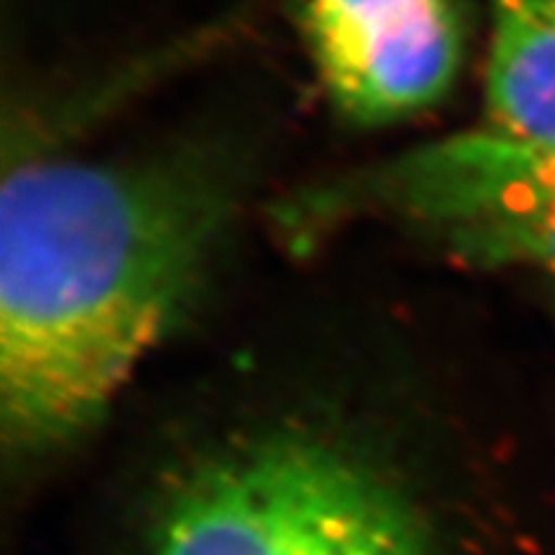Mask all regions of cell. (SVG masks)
<instances>
[{"instance_id": "1", "label": "cell", "mask_w": 555, "mask_h": 555, "mask_svg": "<svg viewBox=\"0 0 555 555\" xmlns=\"http://www.w3.org/2000/svg\"><path fill=\"white\" fill-rule=\"evenodd\" d=\"M224 191L185 165L29 159L0 201V427L52 453L101 420L196 301Z\"/></svg>"}, {"instance_id": "2", "label": "cell", "mask_w": 555, "mask_h": 555, "mask_svg": "<svg viewBox=\"0 0 555 555\" xmlns=\"http://www.w3.org/2000/svg\"><path fill=\"white\" fill-rule=\"evenodd\" d=\"M142 555H437L406 491L343 437L278 425L170 483Z\"/></svg>"}, {"instance_id": "3", "label": "cell", "mask_w": 555, "mask_h": 555, "mask_svg": "<svg viewBox=\"0 0 555 555\" xmlns=\"http://www.w3.org/2000/svg\"><path fill=\"white\" fill-rule=\"evenodd\" d=\"M378 221L476 268L555 275V147L478 127L301 191L278 211L294 247Z\"/></svg>"}, {"instance_id": "4", "label": "cell", "mask_w": 555, "mask_h": 555, "mask_svg": "<svg viewBox=\"0 0 555 555\" xmlns=\"http://www.w3.org/2000/svg\"><path fill=\"white\" fill-rule=\"evenodd\" d=\"M291 13L330 103L358 127L435 108L466 62L463 0H291Z\"/></svg>"}, {"instance_id": "5", "label": "cell", "mask_w": 555, "mask_h": 555, "mask_svg": "<svg viewBox=\"0 0 555 555\" xmlns=\"http://www.w3.org/2000/svg\"><path fill=\"white\" fill-rule=\"evenodd\" d=\"M483 129L555 147V0H486Z\"/></svg>"}]
</instances>
